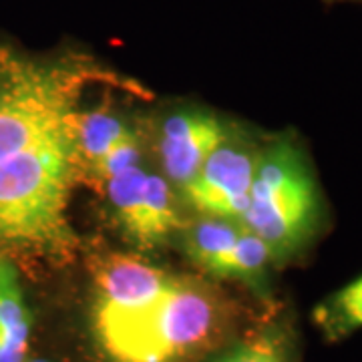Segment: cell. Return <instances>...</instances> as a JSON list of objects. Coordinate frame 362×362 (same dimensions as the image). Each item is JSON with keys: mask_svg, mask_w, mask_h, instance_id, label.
I'll use <instances>...</instances> for the list:
<instances>
[{"mask_svg": "<svg viewBox=\"0 0 362 362\" xmlns=\"http://www.w3.org/2000/svg\"><path fill=\"white\" fill-rule=\"evenodd\" d=\"M93 328L111 362H181L220 326V304L206 284L125 254L93 272Z\"/></svg>", "mask_w": 362, "mask_h": 362, "instance_id": "6da1fadb", "label": "cell"}, {"mask_svg": "<svg viewBox=\"0 0 362 362\" xmlns=\"http://www.w3.org/2000/svg\"><path fill=\"white\" fill-rule=\"evenodd\" d=\"M105 187L119 228L143 250L161 246L181 230L168 180L135 165L117 173Z\"/></svg>", "mask_w": 362, "mask_h": 362, "instance_id": "277c9868", "label": "cell"}, {"mask_svg": "<svg viewBox=\"0 0 362 362\" xmlns=\"http://www.w3.org/2000/svg\"><path fill=\"white\" fill-rule=\"evenodd\" d=\"M240 233V221L204 218L185 233V252L199 268L230 278L233 250Z\"/></svg>", "mask_w": 362, "mask_h": 362, "instance_id": "ba28073f", "label": "cell"}, {"mask_svg": "<svg viewBox=\"0 0 362 362\" xmlns=\"http://www.w3.org/2000/svg\"><path fill=\"white\" fill-rule=\"evenodd\" d=\"M28 362H47V361H40V358H35V361H28Z\"/></svg>", "mask_w": 362, "mask_h": 362, "instance_id": "4fadbf2b", "label": "cell"}, {"mask_svg": "<svg viewBox=\"0 0 362 362\" xmlns=\"http://www.w3.org/2000/svg\"><path fill=\"white\" fill-rule=\"evenodd\" d=\"M25 362H28V361H25Z\"/></svg>", "mask_w": 362, "mask_h": 362, "instance_id": "5bb4252c", "label": "cell"}, {"mask_svg": "<svg viewBox=\"0 0 362 362\" xmlns=\"http://www.w3.org/2000/svg\"><path fill=\"white\" fill-rule=\"evenodd\" d=\"M214 362H294L292 337L282 324L262 328Z\"/></svg>", "mask_w": 362, "mask_h": 362, "instance_id": "8fae6325", "label": "cell"}, {"mask_svg": "<svg viewBox=\"0 0 362 362\" xmlns=\"http://www.w3.org/2000/svg\"><path fill=\"white\" fill-rule=\"evenodd\" d=\"M77 121L0 159V244L52 256L75 246L66 209L83 173Z\"/></svg>", "mask_w": 362, "mask_h": 362, "instance_id": "7a4b0ae2", "label": "cell"}, {"mask_svg": "<svg viewBox=\"0 0 362 362\" xmlns=\"http://www.w3.org/2000/svg\"><path fill=\"white\" fill-rule=\"evenodd\" d=\"M129 127L107 111H90L78 113L77 121V141L78 156L83 163V171H89L101 157L115 145L121 137L129 133Z\"/></svg>", "mask_w": 362, "mask_h": 362, "instance_id": "30bf717a", "label": "cell"}, {"mask_svg": "<svg viewBox=\"0 0 362 362\" xmlns=\"http://www.w3.org/2000/svg\"><path fill=\"white\" fill-rule=\"evenodd\" d=\"M259 149L250 143L230 141L228 135L207 157L194 181L181 192L185 202L204 218L242 221L258 168Z\"/></svg>", "mask_w": 362, "mask_h": 362, "instance_id": "5b68a950", "label": "cell"}, {"mask_svg": "<svg viewBox=\"0 0 362 362\" xmlns=\"http://www.w3.org/2000/svg\"><path fill=\"white\" fill-rule=\"evenodd\" d=\"M139 159H141V147H139V139L137 135L129 131L125 137H121L119 141L105 153L93 168L89 169V173L95 180L107 181L111 177H115L117 173L125 171V169L135 168L139 165Z\"/></svg>", "mask_w": 362, "mask_h": 362, "instance_id": "7c38bea8", "label": "cell"}, {"mask_svg": "<svg viewBox=\"0 0 362 362\" xmlns=\"http://www.w3.org/2000/svg\"><path fill=\"white\" fill-rule=\"evenodd\" d=\"M361 2H362V0H361Z\"/></svg>", "mask_w": 362, "mask_h": 362, "instance_id": "9a60e30c", "label": "cell"}, {"mask_svg": "<svg viewBox=\"0 0 362 362\" xmlns=\"http://www.w3.org/2000/svg\"><path fill=\"white\" fill-rule=\"evenodd\" d=\"M312 320L328 342L362 330V276L322 300L312 312Z\"/></svg>", "mask_w": 362, "mask_h": 362, "instance_id": "9c48e42d", "label": "cell"}, {"mask_svg": "<svg viewBox=\"0 0 362 362\" xmlns=\"http://www.w3.org/2000/svg\"><path fill=\"white\" fill-rule=\"evenodd\" d=\"M226 137L228 131L214 113L181 111L168 117L159 133V156L169 185L183 192Z\"/></svg>", "mask_w": 362, "mask_h": 362, "instance_id": "8992f818", "label": "cell"}, {"mask_svg": "<svg viewBox=\"0 0 362 362\" xmlns=\"http://www.w3.org/2000/svg\"><path fill=\"white\" fill-rule=\"evenodd\" d=\"M30 338V310L18 270L0 256V362H25Z\"/></svg>", "mask_w": 362, "mask_h": 362, "instance_id": "52a82bcc", "label": "cell"}, {"mask_svg": "<svg viewBox=\"0 0 362 362\" xmlns=\"http://www.w3.org/2000/svg\"><path fill=\"white\" fill-rule=\"evenodd\" d=\"M324 199L304 147L280 135L259 149L242 226L270 247L278 264L304 254L324 226Z\"/></svg>", "mask_w": 362, "mask_h": 362, "instance_id": "3957f363", "label": "cell"}]
</instances>
